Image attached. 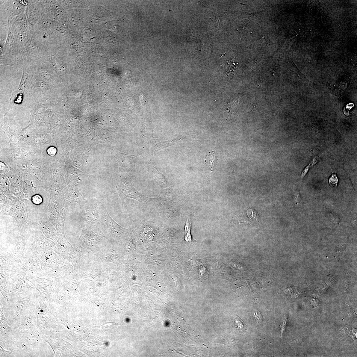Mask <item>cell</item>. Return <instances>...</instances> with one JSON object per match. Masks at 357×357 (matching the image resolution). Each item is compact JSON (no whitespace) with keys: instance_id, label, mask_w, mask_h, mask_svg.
Segmentation results:
<instances>
[{"instance_id":"6da1fadb","label":"cell","mask_w":357,"mask_h":357,"mask_svg":"<svg viewBox=\"0 0 357 357\" xmlns=\"http://www.w3.org/2000/svg\"><path fill=\"white\" fill-rule=\"evenodd\" d=\"M105 204L97 200H86L81 206V220L89 225L98 223Z\"/></svg>"},{"instance_id":"7a4b0ae2","label":"cell","mask_w":357,"mask_h":357,"mask_svg":"<svg viewBox=\"0 0 357 357\" xmlns=\"http://www.w3.org/2000/svg\"><path fill=\"white\" fill-rule=\"evenodd\" d=\"M118 191L119 195L122 201L123 207L124 200L126 198L135 199L143 206L147 205L152 199L139 193L133 187L131 184L126 181L123 182L119 185Z\"/></svg>"},{"instance_id":"3957f363","label":"cell","mask_w":357,"mask_h":357,"mask_svg":"<svg viewBox=\"0 0 357 357\" xmlns=\"http://www.w3.org/2000/svg\"><path fill=\"white\" fill-rule=\"evenodd\" d=\"M215 158V155L213 151L209 152V154L207 155L205 157V162L206 164L208 165L211 171L213 170V167H214Z\"/></svg>"},{"instance_id":"277c9868","label":"cell","mask_w":357,"mask_h":357,"mask_svg":"<svg viewBox=\"0 0 357 357\" xmlns=\"http://www.w3.org/2000/svg\"><path fill=\"white\" fill-rule=\"evenodd\" d=\"M234 320L235 326L238 330L244 331L247 330V325L238 315H237L235 317Z\"/></svg>"},{"instance_id":"5b68a950","label":"cell","mask_w":357,"mask_h":357,"mask_svg":"<svg viewBox=\"0 0 357 357\" xmlns=\"http://www.w3.org/2000/svg\"><path fill=\"white\" fill-rule=\"evenodd\" d=\"M319 158V157L314 158L313 159V160L311 162V163L305 168L302 172L301 176V179L303 178L305 176L311 168L314 166L315 164H316Z\"/></svg>"},{"instance_id":"8992f818","label":"cell","mask_w":357,"mask_h":357,"mask_svg":"<svg viewBox=\"0 0 357 357\" xmlns=\"http://www.w3.org/2000/svg\"><path fill=\"white\" fill-rule=\"evenodd\" d=\"M338 179L335 174H333L329 179V183L330 185L334 187H337L338 183Z\"/></svg>"},{"instance_id":"52a82bcc","label":"cell","mask_w":357,"mask_h":357,"mask_svg":"<svg viewBox=\"0 0 357 357\" xmlns=\"http://www.w3.org/2000/svg\"><path fill=\"white\" fill-rule=\"evenodd\" d=\"M247 216L250 219L253 220H257V214L256 212L252 209H249L247 212Z\"/></svg>"},{"instance_id":"ba28073f","label":"cell","mask_w":357,"mask_h":357,"mask_svg":"<svg viewBox=\"0 0 357 357\" xmlns=\"http://www.w3.org/2000/svg\"><path fill=\"white\" fill-rule=\"evenodd\" d=\"M254 314L255 318L258 322L259 323H262L263 320V318L260 312L258 310L255 311Z\"/></svg>"},{"instance_id":"9c48e42d","label":"cell","mask_w":357,"mask_h":357,"mask_svg":"<svg viewBox=\"0 0 357 357\" xmlns=\"http://www.w3.org/2000/svg\"><path fill=\"white\" fill-rule=\"evenodd\" d=\"M56 149L54 147H51L48 150V152L49 155H55L56 153Z\"/></svg>"}]
</instances>
